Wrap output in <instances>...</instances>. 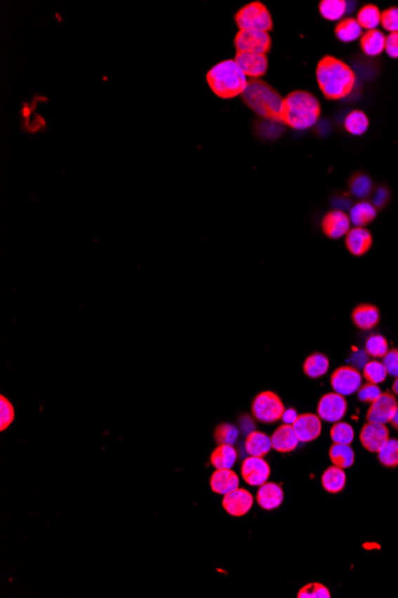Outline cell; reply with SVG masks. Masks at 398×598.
<instances>
[{
  "instance_id": "obj_45",
  "label": "cell",
  "mask_w": 398,
  "mask_h": 598,
  "mask_svg": "<svg viewBox=\"0 0 398 598\" xmlns=\"http://www.w3.org/2000/svg\"><path fill=\"white\" fill-rule=\"evenodd\" d=\"M385 53L392 59H398V32H391L387 36Z\"/></svg>"
},
{
  "instance_id": "obj_27",
  "label": "cell",
  "mask_w": 398,
  "mask_h": 598,
  "mask_svg": "<svg viewBox=\"0 0 398 598\" xmlns=\"http://www.w3.org/2000/svg\"><path fill=\"white\" fill-rule=\"evenodd\" d=\"M376 207L367 201H360L355 203L354 206L350 209V220L355 227H364L373 221L377 218Z\"/></svg>"
},
{
  "instance_id": "obj_8",
  "label": "cell",
  "mask_w": 398,
  "mask_h": 598,
  "mask_svg": "<svg viewBox=\"0 0 398 598\" xmlns=\"http://www.w3.org/2000/svg\"><path fill=\"white\" fill-rule=\"evenodd\" d=\"M331 384L334 392L341 396H352L363 384V375L353 365H341L331 374Z\"/></svg>"
},
{
  "instance_id": "obj_30",
  "label": "cell",
  "mask_w": 398,
  "mask_h": 598,
  "mask_svg": "<svg viewBox=\"0 0 398 598\" xmlns=\"http://www.w3.org/2000/svg\"><path fill=\"white\" fill-rule=\"evenodd\" d=\"M348 190L354 197L366 198L373 190V183L369 174L357 172L348 179Z\"/></svg>"
},
{
  "instance_id": "obj_18",
  "label": "cell",
  "mask_w": 398,
  "mask_h": 598,
  "mask_svg": "<svg viewBox=\"0 0 398 598\" xmlns=\"http://www.w3.org/2000/svg\"><path fill=\"white\" fill-rule=\"evenodd\" d=\"M271 443H272V449H274L276 452L288 454L296 450L300 442L292 424L286 423V424L280 425L274 430L271 436Z\"/></svg>"
},
{
  "instance_id": "obj_25",
  "label": "cell",
  "mask_w": 398,
  "mask_h": 598,
  "mask_svg": "<svg viewBox=\"0 0 398 598\" xmlns=\"http://www.w3.org/2000/svg\"><path fill=\"white\" fill-rule=\"evenodd\" d=\"M334 32H336V39L343 44L354 42V41L359 40L364 34L363 28L360 27L357 18H353V17H347V18H343V20H339V23L336 24V29H334Z\"/></svg>"
},
{
  "instance_id": "obj_17",
  "label": "cell",
  "mask_w": 398,
  "mask_h": 598,
  "mask_svg": "<svg viewBox=\"0 0 398 598\" xmlns=\"http://www.w3.org/2000/svg\"><path fill=\"white\" fill-rule=\"evenodd\" d=\"M372 234L365 227H354L348 230L345 239V244L347 247L348 252L355 257H361L366 254L372 247Z\"/></svg>"
},
{
  "instance_id": "obj_11",
  "label": "cell",
  "mask_w": 398,
  "mask_h": 598,
  "mask_svg": "<svg viewBox=\"0 0 398 598\" xmlns=\"http://www.w3.org/2000/svg\"><path fill=\"white\" fill-rule=\"evenodd\" d=\"M241 476L251 486H261L263 483H267L271 476V468L264 457L249 456L241 464Z\"/></svg>"
},
{
  "instance_id": "obj_31",
  "label": "cell",
  "mask_w": 398,
  "mask_h": 598,
  "mask_svg": "<svg viewBox=\"0 0 398 598\" xmlns=\"http://www.w3.org/2000/svg\"><path fill=\"white\" fill-rule=\"evenodd\" d=\"M345 129L350 134L354 136H360L365 134L367 129L370 127V119L367 117L366 114L361 110H352L346 117L343 122Z\"/></svg>"
},
{
  "instance_id": "obj_24",
  "label": "cell",
  "mask_w": 398,
  "mask_h": 598,
  "mask_svg": "<svg viewBox=\"0 0 398 598\" xmlns=\"http://www.w3.org/2000/svg\"><path fill=\"white\" fill-rule=\"evenodd\" d=\"M346 473L343 468L336 467V466H331L324 472V474L321 476V483L324 491L331 495H336L340 492L343 491V488L346 486Z\"/></svg>"
},
{
  "instance_id": "obj_28",
  "label": "cell",
  "mask_w": 398,
  "mask_h": 598,
  "mask_svg": "<svg viewBox=\"0 0 398 598\" xmlns=\"http://www.w3.org/2000/svg\"><path fill=\"white\" fill-rule=\"evenodd\" d=\"M329 459L336 467L350 468L354 464L355 454L351 444L333 443L329 448Z\"/></svg>"
},
{
  "instance_id": "obj_42",
  "label": "cell",
  "mask_w": 398,
  "mask_h": 598,
  "mask_svg": "<svg viewBox=\"0 0 398 598\" xmlns=\"http://www.w3.org/2000/svg\"><path fill=\"white\" fill-rule=\"evenodd\" d=\"M380 24L383 29L390 32H398V8L392 6V8H387L382 12V18H380Z\"/></svg>"
},
{
  "instance_id": "obj_15",
  "label": "cell",
  "mask_w": 398,
  "mask_h": 598,
  "mask_svg": "<svg viewBox=\"0 0 398 598\" xmlns=\"http://www.w3.org/2000/svg\"><path fill=\"white\" fill-rule=\"evenodd\" d=\"M292 427L298 436V440L303 443L315 441L322 434V420L314 413L297 415L292 422Z\"/></svg>"
},
{
  "instance_id": "obj_2",
  "label": "cell",
  "mask_w": 398,
  "mask_h": 598,
  "mask_svg": "<svg viewBox=\"0 0 398 598\" xmlns=\"http://www.w3.org/2000/svg\"><path fill=\"white\" fill-rule=\"evenodd\" d=\"M321 117V104L312 92L295 90L283 102L281 124L304 131L314 127Z\"/></svg>"
},
{
  "instance_id": "obj_3",
  "label": "cell",
  "mask_w": 398,
  "mask_h": 598,
  "mask_svg": "<svg viewBox=\"0 0 398 598\" xmlns=\"http://www.w3.org/2000/svg\"><path fill=\"white\" fill-rule=\"evenodd\" d=\"M242 100L261 119L281 124V111L284 98L274 87L261 79H251Z\"/></svg>"
},
{
  "instance_id": "obj_5",
  "label": "cell",
  "mask_w": 398,
  "mask_h": 598,
  "mask_svg": "<svg viewBox=\"0 0 398 598\" xmlns=\"http://www.w3.org/2000/svg\"><path fill=\"white\" fill-rule=\"evenodd\" d=\"M239 30H260L272 32L273 20L271 12L261 1H252L239 10L234 16Z\"/></svg>"
},
{
  "instance_id": "obj_1",
  "label": "cell",
  "mask_w": 398,
  "mask_h": 598,
  "mask_svg": "<svg viewBox=\"0 0 398 598\" xmlns=\"http://www.w3.org/2000/svg\"><path fill=\"white\" fill-rule=\"evenodd\" d=\"M316 80L324 98L340 100L351 95L357 76L350 65L336 56H324L316 66Z\"/></svg>"
},
{
  "instance_id": "obj_10",
  "label": "cell",
  "mask_w": 398,
  "mask_h": 598,
  "mask_svg": "<svg viewBox=\"0 0 398 598\" xmlns=\"http://www.w3.org/2000/svg\"><path fill=\"white\" fill-rule=\"evenodd\" d=\"M397 408V399L392 393H382L378 399L373 401L367 410L366 420L370 423L387 424L392 420Z\"/></svg>"
},
{
  "instance_id": "obj_39",
  "label": "cell",
  "mask_w": 398,
  "mask_h": 598,
  "mask_svg": "<svg viewBox=\"0 0 398 598\" xmlns=\"http://www.w3.org/2000/svg\"><path fill=\"white\" fill-rule=\"evenodd\" d=\"M298 598H331V591L324 584L319 583H309L300 589L297 594Z\"/></svg>"
},
{
  "instance_id": "obj_40",
  "label": "cell",
  "mask_w": 398,
  "mask_h": 598,
  "mask_svg": "<svg viewBox=\"0 0 398 598\" xmlns=\"http://www.w3.org/2000/svg\"><path fill=\"white\" fill-rule=\"evenodd\" d=\"M0 430L4 431L15 420V408L4 396H0Z\"/></svg>"
},
{
  "instance_id": "obj_23",
  "label": "cell",
  "mask_w": 398,
  "mask_h": 598,
  "mask_svg": "<svg viewBox=\"0 0 398 598\" xmlns=\"http://www.w3.org/2000/svg\"><path fill=\"white\" fill-rule=\"evenodd\" d=\"M246 452L251 456L265 457L272 449L271 437L261 431H251L246 437Z\"/></svg>"
},
{
  "instance_id": "obj_7",
  "label": "cell",
  "mask_w": 398,
  "mask_h": 598,
  "mask_svg": "<svg viewBox=\"0 0 398 598\" xmlns=\"http://www.w3.org/2000/svg\"><path fill=\"white\" fill-rule=\"evenodd\" d=\"M234 47L237 53L267 54L272 48V39L266 32L239 30L234 37Z\"/></svg>"
},
{
  "instance_id": "obj_16",
  "label": "cell",
  "mask_w": 398,
  "mask_h": 598,
  "mask_svg": "<svg viewBox=\"0 0 398 598\" xmlns=\"http://www.w3.org/2000/svg\"><path fill=\"white\" fill-rule=\"evenodd\" d=\"M321 227L328 238L339 239L351 230V220L343 210H331L322 219Z\"/></svg>"
},
{
  "instance_id": "obj_29",
  "label": "cell",
  "mask_w": 398,
  "mask_h": 598,
  "mask_svg": "<svg viewBox=\"0 0 398 598\" xmlns=\"http://www.w3.org/2000/svg\"><path fill=\"white\" fill-rule=\"evenodd\" d=\"M328 369H329V360L324 353H312L304 360V374L310 379H319L324 377L327 374Z\"/></svg>"
},
{
  "instance_id": "obj_26",
  "label": "cell",
  "mask_w": 398,
  "mask_h": 598,
  "mask_svg": "<svg viewBox=\"0 0 398 598\" xmlns=\"http://www.w3.org/2000/svg\"><path fill=\"white\" fill-rule=\"evenodd\" d=\"M237 460V449L232 444H220L210 456V462L215 469H232Z\"/></svg>"
},
{
  "instance_id": "obj_47",
  "label": "cell",
  "mask_w": 398,
  "mask_h": 598,
  "mask_svg": "<svg viewBox=\"0 0 398 598\" xmlns=\"http://www.w3.org/2000/svg\"><path fill=\"white\" fill-rule=\"evenodd\" d=\"M392 391H394L396 396H398V377L394 379V384H392Z\"/></svg>"
},
{
  "instance_id": "obj_35",
  "label": "cell",
  "mask_w": 398,
  "mask_h": 598,
  "mask_svg": "<svg viewBox=\"0 0 398 598\" xmlns=\"http://www.w3.org/2000/svg\"><path fill=\"white\" fill-rule=\"evenodd\" d=\"M377 454L379 462L384 467H398V440L389 438Z\"/></svg>"
},
{
  "instance_id": "obj_14",
  "label": "cell",
  "mask_w": 398,
  "mask_h": 598,
  "mask_svg": "<svg viewBox=\"0 0 398 598\" xmlns=\"http://www.w3.org/2000/svg\"><path fill=\"white\" fill-rule=\"evenodd\" d=\"M235 61L244 72L246 77L251 79H260L267 73L268 58L266 54H256V53H237Z\"/></svg>"
},
{
  "instance_id": "obj_37",
  "label": "cell",
  "mask_w": 398,
  "mask_h": 598,
  "mask_svg": "<svg viewBox=\"0 0 398 598\" xmlns=\"http://www.w3.org/2000/svg\"><path fill=\"white\" fill-rule=\"evenodd\" d=\"M331 438L334 443L351 444L354 440V429L346 422H336L331 427Z\"/></svg>"
},
{
  "instance_id": "obj_4",
  "label": "cell",
  "mask_w": 398,
  "mask_h": 598,
  "mask_svg": "<svg viewBox=\"0 0 398 598\" xmlns=\"http://www.w3.org/2000/svg\"><path fill=\"white\" fill-rule=\"evenodd\" d=\"M248 82L235 60H223L206 73V83L211 91L221 99H233L242 96L248 86Z\"/></svg>"
},
{
  "instance_id": "obj_34",
  "label": "cell",
  "mask_w": 398,
  "mask_h": 598,
  "mask_svg": "<svg viewBox=\"0 0 398 598\" xmlns=\"http://www.w3.org/2000/svg\"><path fill=\"white\" fill-rule=\"evenodd\" d=\"M387 370L383 362L370 360L364 365L363 377L367 382L379 384L387 380Z\"/></svg>"
},
{
  "instance_id": "obj_13",
  "label": "cell",
  "mask_w": 398,
  "mask_h": 598,
  "mask_svg": "<svg viewBox=\"0 0 398 598\" xmlns=\"http://www.w3.org/2000/svg\"><path fill=\"white\" fill-rule=\"evenodd\" d=\"M389 434L390 432L387 425L367 422L360 431L359 440L367 452L378 453L383 446L390 438Z\"/></svg>"
},
{
  "instance_id": "obj_46",
  "label": "cell",
  "mask_w": 398,
  "mask_h": 598,
  "mask_svg": "<svg viewBox=\"0 0 398 598\" xmlns=\"http://www.w3.org/2000/svg\"><path fill=\"white\" fill-rule=\"evenodd\" d=\"M390 424L398 431V408L396 410V412H394V417H392V420H390Z\"/></svg>"
},
{
  "instance_id": "obj_41",
  "label": "cell",
  "mask_w": 398,
  "mask_h": 598,
  "mask_svg": "<svg viewBox=\"0 0 398 598\" xmlns=\"http://www.w3.org/2000/svg\"><path fill=\"white\" fill-rule=\"evenodd\" d=\"M357 393H358V399L361 401V403H369V404H372L373 401L378 399L379 396H380L383 392L380 391V389H379L378 384L366 382V384H364L360 386V389H358V392Z\"/></svg>"
},
{
  "instance_id": "obj_19",
  "label": "cell",
  "mask_w": 398,
  "mask_h": 598,
  "mask_svg": "<svg viewBox=\"0 0 398 598\" xmlns=\"http://www.w3.org/2000/svg\"><path fill=\"white\" fill-rule=\"evenodd\" d=\"M284 502V491L281 485L276 483H265L259 486L256 493V503L264 510L271 512L279 507Z\"/></svg>"
},
{
  "instance_id": "obj_32",
  "label": "cell",
  "mask_w": 398,
  "mask_h": 598,
  "mask_svg": "<svg viewBox=\"0 0 398 598\" xmlns=\"http://www.w3.org/2000/svg\"><path fill=\"white\" fill-rule=\"evenodd\" d=\"M319 11L324 20H341L347 11V3L345 0H322L319 1Z\"/></svg>"
},
{
  "instance_id": "obj_36",
  "label": "cell",
  "mask_w": 398,
  "mask_h": 598,
  "mask_svg": "<svg viewBox=\"0 0 398 598\" xmlns=\"http://www.w3.org/2000/svg\"><path fill=\"white\" fill-rule=\"evenodd\" d=\"M389 350L387 338L382 334H371L365 343V353L373 358H383Z\"/></svg>"
},
{
  "instance_id": "obj_33",
  "label": "cell",
  "mask_w": 398,
  "mask_h": 598,
  "mask_svg": "<svg viewBox=\"0 0 398 598\" xmlns=\"http://www.w3.org/2000/svg\"><path fill=\"white\" fill-rule=\"evenodd\" d=\"M382 12L379 11L378 6L375 4L364 5L357 15V20L360 27L366 30H376L380 24Z\"/></svg>"
},
{
  "instance_id": "obj_44",
  "label": "cell",
  "mask_w": 398,
  "mask_h": 598,
  "mask_svg": "<svg viewBox=\"0 0 398 598\" xmlns=\"http://www.w3.org/2000/svg\"><path fill=\"white\" fill-rule=\"evenodd\" d=\"M383 363L387 368V374L396 379L398 377V349H390L387 355L383 357Z\"/></svg>"
},
{
  "instance_id": "obj_38",
  "label": "cell",
  "mask_w": 398,
  "mask_h": 598,
  "mask_svg": "<svg viewBox=\"0 0 398 598\" xmlns=\"http://www.w3.org/2000/svg\"><path fill=\"white\" fill-rule=\"evenodd\" d=\"M239 429L232 423H222L215 428L213 431V438L216 441V443L220 444H232L237 443L239 438Z\"/></svg>"
},
{
  "instance_id": "obj_20",
  "label": "cell",
  "mask_w": 398,
  "mask_h": 598,
  "mask_svg": "<svg viewBox=\"0 0 398 598\" xmlns=\"http://www.w3.org/2000/svg\"><path fill=\"white\" fill-rule=\"evenodd\" d=\"M352 321L358 329L363 331L375 329L380 321V312L377 306L371 304H360L351 314Z\"/></svg>"
},
{
  "instance_id": "obj_22",
  "label": "cell",
  "mask_w": 398,
  "mask_h": 598,
  "mask_svg": "<svg viewBox=\"0 0 398 598\" xmlns=\"http://www.w3.org/2000/svg\"><path fill=\"white\" fill-rule=\"evenodd\" d=\"M387 36L382 30H367L360 37V49L367 56H378L385 52Z\"/></svg>"
},
{
  "instance_id": "obj_9",
  "label": "cell",
  "mask_w": 398,
  "mask_h": 598,
  "mask_svg": "<svg viewBox=\"0 0 398 598\" xmlns=\"http://www.w3.org/2000/svg\"><path fill=\"white\" fill-rule=\"evenodd\" d=\"M347 401L339 393H327L321 396L317 404V416L328 423H336L347 412Z\"/></svg>"
},
{
  "instance_id": "obj_21",
  "label": "cell",
  "mask_w": 398,
  "mask_h": 598,
  "mask_svg": "<svg viewBox=\"0 0 398 598\" xmlns=\"http://www.w3.org/2000/svg\"><path fill=\"white\" fill-rule=\"evenodd\" d=\"M239 476L232 469H216L210 478V486L213 493L225 495L239 488Z\"/></svg>"
},
{
  "instance_id": "obj_12",
  "label": "cell",
  "mask_w": 398,
  "mask_h": 598,
  "mask_svg": "<svg viewBox=\"0 0 398 598\" xmlns=\"http://www.w3.org/2000/svg\"><path fill=\"white\" fill-rule=\"evenodd\" d=\"M254 504V497L246 488H237L223 497L222 505L229 515L242 517L248 514Z\"/></svg>"
},
{
  "instance_id": "obj_6",
  "label": "cell",
  "mask_w": 398,
  "mask_h": 598,
  "mask_svg": "<svg viewBox=\"0 0 398 598\" xmlns=\"http://www.w3.org/2000/svg\"><path fill=\"white\" fill-rule=\"evenodd\" d=\"M286 412L284 403L277 393L265 391L253 399L252 415L265 424H272L281 420Z\"/></svg>"
},
{
  "instance_id": "obj_43",
  "label": "cell",
  "mask_w": 398,
  "mask_h": 598,
  "mask_svg": "<svg viewBox=\"0 0 398 598\" xmlns=\"http://www.w3.org/2000/svg\"><path fill=\"white\" fill-rule=\"evenodd\" d=\"M390 200V191L387 186H378L371 193V203L376 207V209L380 210L387 206Z\"/></svg>"
}]
</instances>
